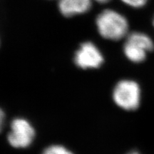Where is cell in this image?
Here are the masks:
<instances>
[{"label":"cell","mask_w":154,"mask_h":154,"mask_svg":"<svg viewBox=\"0 0 154 154\" xmlns=\"http://www.w3.org/2000/svg\"><path fill=\"white\" fill-rule=\"evenodd\" d=\"M127 154H140V153L137 151H131V152H130V153H128Z\"/></svg>","instance_id":"7c38bea8"},{"label":"cell","mask_w":154,"mask_h":154,"mask_svg":"<svg viewBox=\"0 0 154 154\" xmlns=\"http://www.w3.org/2000/svg\"><path fill=\"white\" fill-rule=\"evenodd\" d=\"M153 27H154V17H153Z\"/></svg>","instance_id":"4fadbf2b"},{"label":"cell","mask_w":154,"mask_h":154,"mask_svg":"<svg viewBox=\"0 0 154 154\" xmlns=\"http://www.w3.org/2000/svg\"><path fill=\"white\" fill-rule=\"evenodd\" d=\"M96 26L101 37L111 41H119L129 33V22L126 17L112 9L102 10L96 18Z\"/></svg>","instance_id":"6da1fadb"},{"label":"cell","mask_w":154,"mask_h":154,"mask_svg":"<svg viewBox=\"0 0 154 154\" xmlns=\"http://www.w3.org/2000/svg\"><path fill=\"white\" fill-rule=\"evenodd\" d=\"M92 0H59L58 8L63 17H73L84 14L92 7Z\"/></svg>","instance_id":"5b68a950"},{"label":"cell","mask_w":154,"mask_h":154,"mask_svg":"<svg viewBox=\"0 0 154 154\" xmlns=\"http://www.w3.org/2000/svg\"><path fill=\"white\" fill-rule=\"evenodd\" d=\"M42 154H74L70 150L61 145H52L46 148Z\"/></svg>","instance_id":"ba28073f"},{"label":"cell","mask_w":154,"mask_h":154,"mask_svg":"<svg viewBox=\"0 0 154 154\" xmlns=\"http://www.w3.org/2000/svg\"><path fill=\"white\" fill-rule=\"evenodd\" d=\"M124 5L134 9H141L147 5L149 0H120Z\"/></svg>","instance_id":"9c48e42d"},{"label":"cell","mask_w":154,"mask_h":154,"mask_svg":"<svg viewBox=\"0 0 154 154\" xmlns=\"http://www.w3.org/2000/svg\"><path fill=\"white\" fill-rule=\"evenodd\" d=\"M123 51L127 59L134 63H141L146 60L148 51L136 44L125 41Z\"/></svg>","instance_id":"52a82bcc"},{"label":"cell","mask_w":154,"mask_h":154,"mask_svg":"<svg viewBox=\"0 0 154 154\" xmlns=\"http://www.w3.org/2000/svg\"><path fill=\"white\" fill-rule=\"evenodd\" d=\"M35 137V130L26 119L16 118L11 121L7 136L9 143L15 149H25L32 143Z\"/></svg>","instance_id":"3957f363"},{"label":"cell","mask_w":154,"mask_h":154,"mask_svg":"<svg viewBox=\"0 0 154 154\" xmlns=\"http://www.w3.org/2000/svg\"><path fill=\"white\" fill-rule=\"evenodd\" d=\"M5 115L4 111L0 109V132L2 131L4 126V123H5Z\"/></svg>","instance_id":"30bf717a"},{"label":"cell","mask_w":154,"mask_h":154,"mask_svg":"<svg viewBox=\"0 0 154 154\" xmlns=\"http://www.w3.org/2000/svg\"><path fill=\"white\" fill-rule=\"evenodd\" d=\"M113 101L126 111H134L140 103L141 91L139 84L134 80L123 79L116 84L113 90Z\"/></svg>","instance_id":"7a4b0ae2"},{"label":"cell","mask_w":154,"mask_h":154,"mask_svg":"<svg viewBox=\"0 0 154 154\" xmlns=\"http://www.w3.org/2000/svg\"><path fill=\"white\" fill-rule=\"evenodd\" d=\"M125 39H126L125 41L143 48L148 52L153 51L154 49V42L153 39L148 34L143 32H137V31L129 32Z\"/></svg>","instance_id":"8992f818"},{"label":"cell","mask_w":154,"mask_h":154,"mask_svg":"<svg viewBox=\"0 0 154 154\" xmlns=\"http://www.w3.org/2000/svg\"><path fill=\"white\" fill-rule=\"evenodd\" d=\"M94 1L97 2L100 4H106L111 1V0H94Z\"/></svg>","instance_id":"8fae6325"},{"label":"cell","mask_w":154,"mask_h":154,"mask_svg":"<svg viewBox=\"0 0 154 154\" xmlns=\"http://www.w3.org/2000/svg\"><path fill=\"white\" fill-rule=\"evenodd\" d=\"M74 63L82 69H98L103 64L104 59L100 49L91 42L80 45L74 54Z\"/></svg>","instance_id":"277c9868"}]
</instances>
